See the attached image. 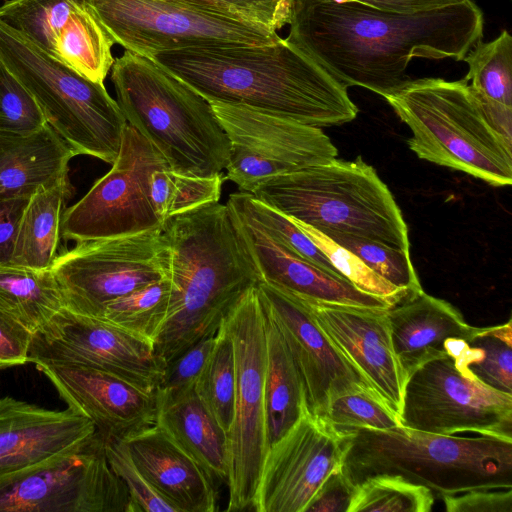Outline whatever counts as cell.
Masks as SVG:
<instances>
[{"label": "cell", "mask_w": 512, "mask_h": 512, "mask_svg": "<svg viewBox=\"0 0 512 512\" xmlns=\"http://www.w3.org/2000/svg\"><path fill=\"white\" fill-rule=\"evenodd\" d=\"M162 230L173 292L153 348L166 365L215 334L260 277L226 204L210 203L172 216Z\"/></svg>", "instance_id": "3957f363"}, {"label": "cell", "mask_w": 512, "mask_h": 512, "mask_svg": "<svg viewBox=\"0 0 512 512\" xmlns=\"http://www.w3.org/2000/svg\"><path fill=\"white\" fill-rule=\"evenodd\" d=\"M226 205L257 268L260 282L311 303L372 309L393 306L381 297L361 291L345 278L292 254L243 211Z\"/></svg>", "instance_id": "7402d4cb"}, {"label": "cell", "mask_w": 512, "mask_h": 512, "mask_svg": "<svg viewBox=\"0 0 512 512\" xmlns=\"http://www.w3.org/2000/svg\"><path fill=\"white\" fill-rule=\"evenodd\" d=\"M158 399L155 423L195 459L214 482L227 485V435L201 402L194 386L172 394L158 392Z\"/></svg>", "instance_id": "484cf974"}, {"label": "cell", "mask_w": 512, "mask_h": 512, "mask_svg": "<svg viewBox=\"0 0 512 512\" xmlns=\"http://www.w3.org/2000/svg\"><path fill=\"white\" fill-rule=\"evenodd\" d=\"M30 362L80 364L147 389H157L165 368L152 342L103 318L78 314L66 307L34 334Z\"/></svg>", "instance_id": "2e32d148"}, {"label": "cell", "mask_w": 512, "mask_h": 512, "mask_svg": "<svg viewBox=\"0 0 512 512\" xmlns=\"http://www.w3.org/2000/svg\"><path fill=\"white\" fill-rule=\"evenodd\" d=\"M447 512H512V489H476L440 496Z\"/></svg>", "instance_id": "f6af8a7d"}, {"label": "cell", "mask_w": 512, "mask_h": 512, "mask_svg": "<svg viewBox=\"0 0 512 512\" xmlns=\"http://www.w3.org/2000/svg\"><path fill=\"white\" fill-rule=\"evenodd\" d=\"M65 307L102 318L112 301L170 277V254L162 228L78 242L51 267Z\"/></svg>", "instance_id": "30bf717a"}, {"label": "cell", "mask_w": 512, "mask_h": 512, "mask_svg": "<svg viewBox=\"0 0 512 512\" xmlns=\"http://www.w3.org/2000/svg\"><path fill=\"white\" fill-rule=\"evenodd\" d=\"M229 140L225 180L252 193L262 183L338 156L322 128L245 105L210 102Z\"/></svg>", "instance_id": "4fadbf2b"}, {"label": "cell", "mask_w": 512, "mask_h": 512, "mask_svg": "<svg viewBox=\"0 0 512 512\" xmlns=\"http://www.w3.org/2000/svg\"><path fill=\"white\" fill-rule=\"evenodd\" d=\"M465 78L481 99L512 107V36L503 30L490 42L479 40L463 58Z\"/></svg>", "instance_id": "d6a6232c"}, {"label": "cell", "mask_w": 512, "mask_h": 512, "mask_svg": "<svg viewBox=\"0 0 512 512\" xmlns=\"http://www.w3.org/2000/svg\"><path fill=\"white\" fill-rule=\"evenodd\" d=\"M341 470L356 485L378 474L399 475L433 493L512 488V440L441 435L398 427H335Z\"/></svg>", "instance_id": "277c9868"}, {"label": "cell", "mask_w": 512, "mask_h": 512, "mask_svg": "<svg viewBox=\"0 0 512 512\" xmlns=\"http://www.w3.org/2000/svg\"><path fill=\"white\" fill-rule=\"evenodd\" d=\"M285 38L340 84L385 97L410 80L412 58L461 61L483 37V13L472 1L411 14L358 2L294 0Z\"/></svg>", "instance_id": "6da1fadb"}, {"label": "cell", "mask_w": 512, "mask_h": 512, "mask_svg": "<svg viewBox=\"0 0 512 512\" xmlns=\"http://www.w3.org/2000/svg\"><path fill=\"white\" fill-rule=\"evenodd\" d=\"M98 437L85 448L0 483V512H132Z\"/></svg>", "instance_id": "9a60e30c"}, {"label": "cell", "mask_w": 512, "mask_h": 512, "mask_svg": "<svg viewBox=\"0 0 512 512\" xmlns=\"http://www.w3.org/2000/svg\"><path fill=\"white\" fill-rule=\"evenodd\" d=\"M224 180L223 173L197 177L177 173L168 166L159 167L149 180L153 209L164 223L172 216L219 202Z\"/></svg>", "instance_id": "836d02e7"}, {"label": "cell", "mask_w": 512, "mask_h": 512, "mask_svg": "<svg viewBox=\"0 0 512 512\" xmlns=\"http://www.w3.org/2000/svg\"><path fill=\"white\" fill-rule=\"evenodd\" d=\"M257 286L241 297L223 321L233 343L236 369L234 414L227 435V511L253 510L269 448L264 404L267 316Z\"/></svg>", "instance_id": "9c48e42d"}, {"label": "cell", "mask_w": 512, "mask_h": 512, "mask_svg": "<svg viewBox=\"0 0 512 512\" xmlns=\"http://www.w3.org/2000/svg\"><path fill=\"white\" fill-rule=\"evenodd\" d=\"M341 4L358 2L369 7L391 13L411 14L460 3L464 0H331Z\"/></svg>", "instance_id": "c3c4849f"}, {"label": "cell", "mask_w": 512, "mask_h": 512, "mask_svg": "<svg viewBox=\"0 0 512 512\" xmlns=\"http://www.w3.org/2000/svg\"><path fill=\"white\" fill-rule=\"evenodd\" d=\"M65 307L53 271L14 264L0 265V310L34 334Z\"/></svg>", "instance_id": "f1b7e54d"}, {"label": "cell", "mask_w": 512, "mask_h": 512, "mask_svg": "<svg viewBox=\"0 0 512 512\" xmlns=\"http://www.w3.org/2000/svg\"><path fill=\"white\" fill-rule=\"evenodd\" d=\"M266 315L281 333L300 373L308 410L321 416L343 392L371 387L317 324L309 304L264 282L257 286Z\"/></svg>", "instance_id": "ac0fdd59"}, {"label": "cell", "mask_w": 512, "mask_h": 512, "mask_svg": "<svg viewBox=\"0 0 512 512\" xmlns=\"http://www.w3.org/2000/svg\"><path fill=\"white\" fill-rule=\"evenodd\" d=\"M88 417L69 407L50 410L10 396L0 399V483L62 456L98 437Z\"/></svg>", "instance_id": "ffe728a7"}, {"label": "cell", "mask_w": 512, "mask_h": 512, "mask_svg": "<svg viewBox=\"0 0 512 512\" xmlns=\"http://www.w3.org/2000/svg\"><path fill=\"white\" fill-rule=\"evenodd\" d=\"M70 195L67 179L30 196L20 220L11 264L33 269L52 267L58 256L65 204Z\"/></svg>", "instance_id": "83f0119b"}, {"label": "cell", "mask_w": 512, "mask_h": 512, "mask_svg": "<svg viewBox=\"0 0 512 512\" xmlns=\"http://www.w3.org/2000/svg\"><path fill=\"white\" fill-rule=\"evenodd\" d=\"M209 102L245 105L318 128L354 120L347 88L285 38L258 46L190 48L151 57Z\"/></svg>", "instance_id": "7a4b0ae2"}, {"label": "cell", "mask_w": 512, "mask_h": 512, "mask_svg": "<svg viewBox=\"0 0 512 512\" xmlns=\"http://www.w3.org/2000/svg\"><path fill=\"white\" fill-rule=\"evenodd\" d=\"M115 43L151 58L164 51L272 44L267 28L169 0H87Z\"/></svg>", "instance_id": "8fae6325"}, {"label": "cell", "mask_w": 512, "mask_h": 512, "mask_svg": "<svg viewBox=\"0 0 512 512\" xmlns=\"http://www.w3.org/2000/svg\"><path fill=\"white\" fill-rule=\"evenodd\" d=\"M168 166L161 153L127 124L111 169L65 210L62 237L78 242L160 229L150 200V175Z\"/></svg>", "instance_id": "5bb4252c"}, {"label": "cell", "mask_w": 512, "mask_h": 512, "mask_svg": "<svg viewBox=\"0 0 512 512\" xmlns=\"http://www.w3.org/2000/svg\"><path fill=\"white\" fill-rule=\"evenodd\" d=\"M0 61L76 155L115 161L128 123L104 84L84 77L1 22Z\"/></svg>", "instance_id": "ba28073f"}, {"label": "cell", "mask_w": 512, "mask_h": 512, "mask_svg": "<svg viewBox=\"0 0 512 512\" xmlns=\"http://www.w3.org/2000/svg\"><path fill=\"white\" fill-rule=\"evenodd\" d=\"M399 420L403 427L428 433L474 432L512 440V394L464 373L455 357L441 356L406 379Z\"/></svg>", "instance_id": "7c38bea8"}, {"label": "cell", "mask_w": 512, "mask_h": 512, "mask_svg": "<svg viewBox=\"0 0 512 512\" xmlns=\"http://www.w3.org/2000/svg\"><path fill=\"white\" fill-rule=\"evenodd\" d=\"M216 334L202 338L165 365L157 387L160 394H172L194 386L213 349Z\"/></svg>", "instance_id": "7bdbcfd3"}, {"label": "cell", "mask_w": 512, "mask_h": 512, "mask_svg": "<svg viewBox=\"0 0 512 512\" xmlns=\"http://www.w3.org/2000/svg\"><path fill=\"white\" fill-rule=\"evenodd\" d=\"M341 459V433L322 417L306 413L270 445L253 510L304 512L326 477L341 467Z\"/></svg>", "instance_id": "e0dca14e"}, {"label": "cell", "mask_w": 512, "mask_h": 512, "mask_svg": "<svg viewBox=\"0 0 512 512\" xmlns=\"http://www.w3.org/2000/svg\"><path fill=\"white\" fill-rule=\"evenodd\" d=\"M46 124L35 98L0 61V132L28 134Z\"/></svg>", "instance_id": "60d3db41"}, {"label": "cell", "mask_w": 512, "mask_h": 512, "mask_svg": "<svg viewBox=\"0 0 512 512\" xmlns=\"http://www.w3.org/2000/svg\"><path fill=\"white\" fill-rule=\"evenodd\" d=\"M119 440L145 480L176 512L216 510L214 480L158 424Z\"/></svg>", "instance_id": "cb8c5ba5"}, {"label": "cell", "mask_w": 512, "mask_h": 512, "mask_svg": "<svg viewBox=\"0 0 512 512\" xmlns=\"http://www.w3.org/2000/svg\"><path fill=\"white\" fill-rule=\"evenodd\" d=\"M194 389L226 435L234 414L236 369L232 340L222 323L215 344L199 373Z\"/></svg>", "instance_id": "1f68e13d"}, {"label": "cell", "mask_w": 512, "mask_h": 512, "mask_svg": "<svg viewBox=\"0 0 512 512\" xmlns=\"http://www.w3.org/2000/svg\"><path fill=\"white\" fill-rule=\"evenodd\" d=\"M111 68L116 101L127 123L170 169L197 177L223 173L229 140L208 100L152 58L129 50Z\"/></svg>", "instance_id": "5b68a950"}, {"label": "cell", "mask_w": 512, "mask_h": 512, "mask_svg": "<svg viewBox=\"0 0 512 512\" xmlns=\"http://www.w3.org/2000/svg\"><path fill=\"white\" fill-rule=\"evenodd\" d=\"M34 333L0 310V370L29 363Z\"/></svg>", "instance_id": "ee69618b"}, {"label": "cell", "mask_w": 512, "mask_h": 512, "mask_svg": "<svg viewBox=\"0 0 512 512\" xmlns=\"http://www.w3.org/2000/svg\"><path fill=\"white\" fill-rule=\"evenodd\" d=\"M322 233L357 255L379 276L406 291L409 297L423 290L410 254L360 236L334 231Z\"/></svg>", "instance_id": "8d00e7d4"}, {"label": "cell", "mask_w": 512, "mask_h": 512, "mask_svg": "<svg viewBox=\"0 0 512 512\" xmlns=\"http://www.w3.org/2000/svg\"><path fill=\"white\" fill-rule=\"evenodd\" d=\"M282 214L320 232L380 242L410 254L408 227L387 185L361 156L274 177L252 193Z\"/></svg>", "instance_id": "8992f818"}, {"label": "cell", "mask_w": 512, "mask_h": 512, "mask_svg": "<svg viewBox=\"0 0 512 512\" xmlns=\"http://www.w3.org/2000/svg\"><path fill=\"white\" fill-rule=\"evenodd\" d=\"M434 493L402 476L373 475L354 485L348 512H429Z\"/></svg>", "instance_id": "d590c367"}, {"label": "cell", "mask_w": 512, "mask_h": 512, "mask_svg": "<svg viewBox=\"0 0 512 512\" xmlns=\"http://www.w3.org/2000/svg\"><path fill=\"white\" fill-rule=\"evenodd\" d=\"M86 0H7L0 22L53 57Z\"/></svg>", "instance_id": "f546056e"}, {"label": "cell", "mask_w": 512, "mask_h": 512, "mask_svg": "<svg viewBox=\"0 0 512 512\" xmlns=\"http://www.w3.org/2000/svg\"><path fill=\"white\" fill-rule=\"evenodd\" d=\"M67 406L88 417L104 439H123L155 424L158 391L80 364H37Z\"/></svg>", "instance_id": "d6986e66"}, {"label": "cell", "mask_w": 512, "mask_h": 512, "mask_svg": "<svg viewBox=\"0 0 512 512\" xmlns=\"http://www.w3.org/2000/svg\"><path fill=\"white\" fill-rule=\"evenodd\" d=\"M458 367L482 384L512 394V322L479 328L455 357Z\"/></svg>", "instance_id": "4dcf8cb0"}, {"label": "cell", "mask_w": 512, "mask_h": 512, "mask_svg": "<svg viewBox=\"0 0 512 512\" xmlns=\"http://www.w3.org/2000/svg\"><path fill=\"white\" fill-rule=\"evenodd\" d=\"M104 441L108 463L129 492L132 512H176L145 480L121 440Z\"/></svg>", "instance_id": "b9f144b4"}, {"label": "cell", "mask_w": 512, "mask_h": 512, "mask_svg": "<svg viewBox=\"0 0 512 512\" xmlns=\"http://www.w3.org/2000/svg\"><path fill=\"white\" fill-rule=\"evenodd\" d=\"M74 156L48 123L28 134L0 132V199L30 197L69 179Z\"/></svg>", "instance_id": "d4e9b609"}, {"label": "cell", "mask_w": 512, "mask_h": 512, "mask_svg": "<svg viewBox=\"0 0 512 512\" xmlns=\"http://www.w3.org/2000/svg\"><path fill=\"white\" fill-rule=\"evenodd\" d=\"M293 220L329 259L339 273L356 288L381 297L393 306L409 297L406 291L379 276L351 251L340 246L319 230L296 219Z\"/></svg>", "instance_id": "f35d334b"}, {"label": "cell", "mask_w": 512, "mask_h": 512, "mask_svg": "<svg viewBox=\"0 0 512 512\" xmlns=\"http://www.w3.org/2000/svg\"><path fill=\"white\" fill-rule=\"evenodd\" d=\"M277 32L289 23L294 0H169Z\"/></svg>", "instance_id": "ab89813d"}, {"label": "cell", "mask_w": 512, "mask_h": 512, "mask_svg": "<svg viewBox=\"0 0 512 512\" xmlns=\"http://www.w3.org/2000/svg\"><path fill=\"white\" fill-rule=\"evenodd\" d=\"M172 292L170 277L150 283L110 302L102 318L153 343L168 314Z\"/></svg>", "instance_id": "e575fe53"}, {"label": "cell", "mask_w": 512, "mask_h": 512, "mask_svg": "<svg viewBox=\"0 0 512 512\" xmlns=\"http://www.w3.org/2000/svg\"><path fill=\"white\" fill-rule=\"evenodd\" d=\"M320 417L334 427L390 430L402 426L399 417L368 387L332 397Z\"/></svg>", "instance_id": "74e56055"}, {"label": "cell", "mask_w": 512, "mask_h": 512, "mask_svg": "<svg viewBox=\"0 0 512 512\" xmlns=\"http://www.w3.org/2000/svg\"><path fill=\"white\" fill-rule=\"evenodd\" d=\"M391 341L407 379L423 363L457 357L478 327L466 323L449 302L423 290L386 309Z\"/></svg>", "instance_id": "603a6c76"}, {"label": "cell", "mask_w": 512, "mask_h": 512, "mask_svg": "<svg viewBox=\"0 0 512 512\" xmlns=\"http://www.w3.org/2000/svg\"><path fill=\"white\" fill-rule=\"evenodd\" d=\"M29 198L0 199V265L12 263L20 220Z\"/></svg>", "instance_id": "7dc6e473"}, {"label": "cell", "mask_w": 512, "mask_h": 512, "mask_svg": "<svg viewBox=\"0 0 512 512\" xmlns=\"http://www.w3.org/2000/svg\"><path fill=\"white\" fill-rule=\"evenodd\" d=\"M266 345L264 404L270 447L309 410L298 368L281 333L268 316Z\"/></svg>", "instance_id": "4316f807"}, {"label": "cell", "mask_w": 512, "mask_h": 512, "mask_svg": "<svg viewBox=\"0 0 512 512\" xmlns=\"http://www.w3.org/2000/svg\"><path fill=\"white\" fill-rule=\"evenodd\" d=\"M412 132L418 158L464 172L491 186L512 182V143L492 125L464 79L409 80L384 97Z\"/></svg>", "instance_id": "52a82bcc"}, {"label": "cell", "mask_w": 512, "mask_h": 512, "mask_svg": "<svg viewBox=\"0 0 512 512\" xmlns=\"http://www.w3.org/2000/svg\"><path fill=\"white\" fill-rule=\"evenodd\" d=\"M307 303L341 355L399 417L406 378L394 353L386 309Z\"/></svg>", "instance_id": "44dd1931"}, {"label": "cell", "mask_w": 512, "mask_h": 512, "mask_svg": "<svg viewBox=\"0 0 512 512\" xmlns=\"http://www.w3.org/2000/svg\"><path fill=\"white\" fill-rule=\"evenodd\" d=\"M353 491L340 467L326 477L304 512H348Z\"/></svg>", "instance_id": "bcb514c9"}]
</instances>
